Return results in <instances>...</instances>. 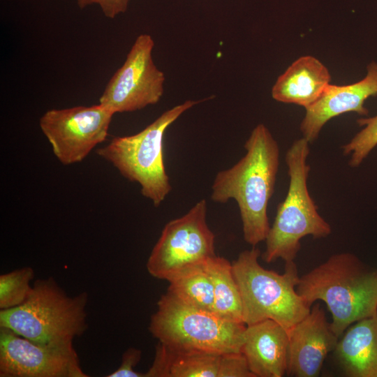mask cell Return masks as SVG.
<instances>
[{
    "label": "cell",
    "instance_id": "cb8c5ba5",
    "mask_svg": "<svg viewBox=\"0 0 377 377\" xmlns=\"http://www.w3.org/2000/svg\"><path fill=\"white\" fill-rule=\"evenodd\" d=\"M129 1L130 0H93V4H98L105 17L113 19L126 11Z\"/></svg>",
    "mask_w": 377,
    "mask_h": 377
},
{
    "label": "cell",
    "instance_id": "8992f818",
    "mask_svg": "<svg viewBox=\"0 0 377 377\" xmlns=\"http://www.w3.org/2000/svg\"><path fill=\"white\" fill-rule=\"evenodd\" d=\"M246 325L197 309L167 292L157 302L149 330L158 342L182 352L241 353Z\"/></svg>",
    "mask_w": 377,
    "mask_h": 377
},
{
    "label": "cell",
    "instance_id": "e0dca14e",
    "mask_svg": "<svg viewBox=\"0 0 377 377\" xmlns=\"http://www.w3.org/2000/svg\"><path fill=\"white\" fill-rule=\"evenodd\" d=\"M222 355L177 351L158 342L145 377H219Z\"/></svg>",
    "mask_w": 377,
    "mask_h": 377
},
{
    "label": "cell",
    "instance_id": "52a82bcc",
    "mask_svg": "<svg viewBox=\"0 0 377 377\" xmlns=\"http://www.w3.org/2000/svg\"><path fill=\"white\" fill-rule=\"evenodd\" d=\"M203 101L187 100L177 105L138 133L113 138L96 153L124 177L138 183L141 194L158 207L172 190L163 159L165 133L183 113Z\"/></svg>",
    "mask_w": 377,
    "mask_h": 377
},
{
    "label": "cell",
    "instance_id": "9a60e30c",
    "mask_svg": "<svg viewBox=\"0 0 377 377\" xmlns=\"http://www.w3.org/2000/svg\"><path fill=\"white\" fill-rule=\"evenodd\" d=\"M328 68L317 58L306 55L296 59L272 88V98L305 109L315 103L330 84Z\"/></svg>",
    "mask_w": 377,
    "mask_h": 377
},
{
    "label": "cell",
    "instance_id": "3957f363",
    "mask_svg": "<svg viewBox=\"0 0 377 377\" xmlns=\"http://www.w3.org/2000/svg\"><path fill=\"white\" fill-rule=\"evenodd\" d=\"M309 154V142L303 137L294 141L286 152L288 189L285 199L278 205L265 239L262 258L267 263L278 259L285 263L294 261L303 237L324 238L332 232L330 225L318 213L308 189Z\"/></svg>",
    "mask_w": 377,
    "mask_h": 377
},
{
    "label": "cell",
    "instance_id": "7c38bea8",
    "mask_svg": "<svg viewBox=\"0 0 377 377\" xmlns=\"http://www.w3.org/2000/svg\"><path fill=\"white\" fill-rule=\"evenodd\" d=\"M339 337L332 331L320 303L288 331L286 374L316 377L327 355L333 352Z\"/></svg>",
    "mask_w": 377,
    "mask_h": 377
},
{
    "label": "cell",
    "instance_id": "ac0fdd59",
    "mask_svg": "<svg viewBox=\"0 0 377 377\" xmlns=\"http://www.w3.org/2000/svg\"><path fill=\"white\" fill-rule=\"evenodd\" d=\"M205 268L213 283L214 313L224 319L244 323L242 298L232 263L215 255L206 261Z\"/></svg>",
    "mask_w": 377,
    "mask_h": 377
},
{
    "label": "cell",
    "instance_id": "ba28073f",
    "mask_svg": "<svg viewBox=\"0 0 377 377\" xmlns=\"http://www.w3.org/2000/svg\"><path fill=\"white\" fill-rule=\"evenodd\" d=\"M207 201H198L184 215L164 226L147 262L150 275L170 281L214 256L215 235L207 223Z\"/></svg>",
    "mask_w": 377,
    "mask_h": 377
},
{
    "label": "cell",
    "instance_id": "44dd1931",
    "mask_svg": "<svg viewBox=\"0 0 377 377\" xmlns=\"http://www.w3.org/2000/svg\"><path fill=\"white\" fill-rule=\"evenodd\" d=\"M362 129L346 144L343 145V154L349 156L348 164L358 167L377 146V115L357 119Z\"/></svg>",
    "mask_w": 377,
    "mask_h": 377
},
{
    "label": "cell",
    "instance_id": "6da1fadb",
    "mask_svg": "<svg viewBox=\"0 0 377 377\" xmlns=\"http://www.w3.org/2000/svg\"><path fill=\"white\" fill-rule=\"evenodd\" d=\"M246 154L234 165L219 172L212 186L214 202L237 203L244 241L256 246L270 229L267 207L279 168L276 140L263 124L257 125L244 144Z\"/></svg>",
    "mask_w": 377,
    "mask_h": 377
},
{
    "label": "cell",
    "instance_id": "7402d4cb",
    "mask_svg": "<svg viewBox=\"0 0 377 377\" xmlns=\"http://www.w3.org/2000/svg\"><path fill=\"white\" fill-rule=\"evenodd\" d=\"M219 377H255L249 370L242 353H225L221 356Z\"/></svg>",
    "mask_w": 377,
    "mask_h": 377
},
{
    "label": "cell",
    "instance_id": "30bf717a",
    "mask_svg": "<svg viewBox=\"0 0 377 377\" xmlns=\"http://www.w3.org/2000/svg\"><path fill=\"white\" fill-rule=\"evenodd\" d=\"M114 114L101 104L51 109L39 126L58 161L65 165L82 161L107 138Z\"/></svg>",
    "mask_w": 377,
    "mask_h": 377
},
{
    "label": "cell",
    "instance_id": "4fadbf2b",
    "mask_svg": "<svg viewBox=\"0 0 377 377\" xmlns=\"http://www.w3.org/2000/svg\"><path fill=\"white\" fill-rule=\"evenodd\" d=\"M377 95V62L367 66V74L361 80L347 85L330 84L320 98L306 108L300 131L309 143L315 141L324 125L331 119L346 112L367 116V99Z\"/></svg>",
    "mask_w": 377,
    "mask_h": 377
},
{
    "label": "cell",
    "instance_id": "603a6c76",
    "mask_svg": "<svg viewBox=\"0 0 377 377\" xmlns=\"http://www.w3.org/2000/svg\"><path fill=\"white\" fill-rule=\"evenodd\" d=\"M140 350L131 347L122 355L120 366L107 377H145V373L134 371V368L141 359Z\"/></svg>",
    "mask_w": 377,
    "mask_h": 377
},
{
    "label": "cell",
    "instance_id": "d6986e66",
    "mask_svg": "<svg viewBox=\"0 0 377 377\" xmlns=\"http://www.w3.org/2000/svg\"><path fill=\"white\" fill-rule=\"evenodd\" d=\"M168 282L167 292L179 300L195 308L214 312V287L205 264Z\"/></svg>",
    "mask_w": 377,
    "mask_h": 377
},
{
    "label": "cell",
    "instance_id": "2e32d148",
    "mask_svg": "<svg viewBox=\"0 0 377 377\" xmlns=\"http://www.w3.org/2000/svg\"><path fill=\"white\" fill-rule=\"evenodd\" d=\"M348 377H377V312L349 326L333 351Z\"/></svg>",
    "mask_w": 377,
    "mask_h": 377
},
{
    "label": "cell",
    "instance_id": "ffe728a7",
    "mask_svg": "<svg viewBox=\"0 0 377 377\" xmlns=\"http://www.w3.org/2000/svg\"><path fill=\"white\" fill-rule=\"evenodd\" d=\"M31 267H23L0 276V309H10L23 304L33 288L34 278Z\"/></svg>",
    "mask_w": 377,
    "mask_h": 377
},
{
    "label": "cell",
    "instance_id": "7a4b0ae2",
    "mask_svg": "<svg viewBox=\"0 0 377 377\" xmlns=\"http://www.w3.org/2000/svg\"><path fill=\"white\" fill-rule=\"evenodd\" d=\"M296 290L311 306L316 301L326 304L339 338L352 324L377 312V269L351 253L332 255L303 274Z\"/></svg>",
    "mask_w": 377,
    "mask_h": 377
},
{
    "label": "cell",
    "instance_id": "9c48e42d",
    "mask_svg": "<svg viewBox=\"0 0 377 377\" xmlns=\"http://www.w3.org/2000/svg\"><path fill=\"white\" fill-rule=\"evenodd\" d=\"M154 47L149 34L136 38L125 61L107 84L99 104L116 114L140 110L161 100L165 78L153 61Z\"/></svg>",
    "mask_w": 377,
    "mask_h": 377
},
{
    "label": "cell",
    "instance_id": "5b68a950",
    "mask_svg": "<svg viewBox=\"0 0 377 377\" xmlns=\"http://www.w3.org/2000/svg\"><path fill=\"white\" fill-rule=\"evenodd\" d=\"M260 251L253 246L242 251L232 263V272L242 298V320L246 325L271 319L288 332L310 311L297 293L300 281L294 261L285 264L282 274L262 267Z\"/></svg>",
    "mask_w": 377,
    "mask_h": 377
},
{
    "label": "cell",
    "instance_id": "8fae6325",
    "mask_svg": "<svg viewBox=\"0 0 377 377\" xmlns=\"http://www.w3.org/2000/svg\"><path fill=\"white\" fill-rule=\"evenodd\" d=\"M1 377H88L73 343L40 344L0 327Z\"/></svg>",
    "mask_w": 377,
    "mask_h": 377
},
{
    "label": "cell",
    "instance_id": "5bb4252c",
    "mask_svg": "<svg viewBox=\"0 0 377 377\" xmlns=\"http://www.w3.org/2000/svg\"><path fill=\"white\" fill-rule=\"evenodd\" d=\"M288 332L271 319L246 325L241 353L255 377H282L288 367Z\"/></svg>",
    "mask_w": 377,
    "mask_h": 377
},
{
    "label": "cell",
    "instance_id": "277c9868",
    "mask_svg": "<svg viewBox=\"0 0 377 377\" xmlns=\"http://www.w3.org/2000/svg\"><path fill=\"white\" fill-rule=\"evenodd\" d=\"M88 299L85 291L69 296L53 277L38 279L23 304L0 311V327L40 344L73 343L87 330Z\"/></svg>",
    "mask_w": 377,
    "mask_h": 377
},
{
    "label": "cell",
    "instance_id": "d4e9b609",
    "mask_svg": "<svg viewBox=\"0 0 377 377\" xmlns=\"http://www.w3.org/2000/svg\"><path fill=\"white\" fill-rule=\"evenodd\" d=\"M77 5L80 9H83L86 6L93 4V0H77Z\"/></svg>",
    "mask_w": 377,
    "mask_h": 377
}]
</instances>
